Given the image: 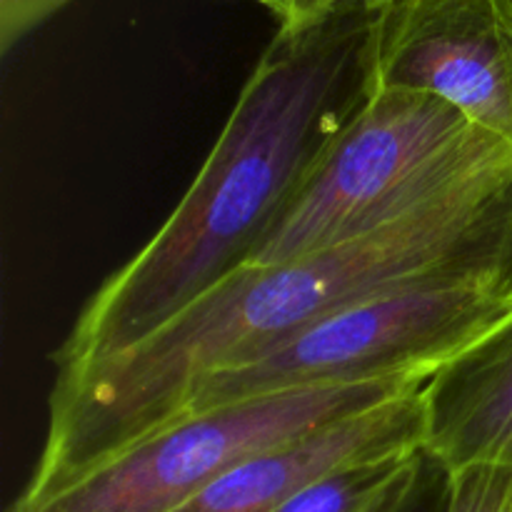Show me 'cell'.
I'll use <instances>...</instances> for the list:
<instances>
[{"instance_id": "13", "label": "cell", "mask_w": 512, "mask_h": 512, "mask_svg": "<svg viewBox=\"0 0 512 512\" xmlns=\"http://www.w3.org/2000/svg\"><path fill=\"white\" fill-rule=\"evenodd\" d=\"M258 3H263V0H258Z\"/></svg>"}, {"instance_id": "9", "label": "cell", "mask_w": 512, "mask_h": 512, "mask_svg": "<svg viewBox=\"0 0 512 512\" xmlns=\"http://www.w3.org/2000/svg\"><path fill=\"white\" fill-rule=\"evenodd\" d=\"M423 450L348 465L318 480L275 512H375L418 468Z\"/></svg>"}, {"instance_id": "2", "label": "cell", "mask_w": 512, "mask_h": 512, "mask_svg": "<svg viewBox=\"0 0 512 512\" xmlns=\"http://www.w3.org/2000/svg\"><path fill=\"white\" fill-rule=\"evenodd\" d=\"M378 18L348 0L275 33L178 208L80 310L53 353L55 375L135 348L250 263L373 95Z\"/></svg>"}, {"instance_id": "8", "label": "cell", "mask_w": 512, "mask_h": 512, "mask_svg": "<svg viewBox=\"0 0 512 512\" xmlns=\"http://www.w3.org/2000/svg\"><path fill=\"white\" fill-rule=\"evenodd\" d=\"M423 450L448 473L512 468V315L428 375Z\"/></svg>"}, {"instance_id": "6", "label": "cell", "mask_w": 512, "mask_h": 512, "mask_svg": "<svg viewBox=\"0 0 512 512\" xmlns=\"http://www.w3.org/2000/svg\"><path fill=\"white\" fill-rule=\"evenodd\" d=\"M375 90L448 100L512 145V0H395L378 18Z\"/></svg>"}, {"instance_id": "5", "label": "cell", "mask_w": 512, "mask_h": 512, "mask_svg": "<svg viewBox=\"0 0 512 512\" xmlns=\"http://www.w3.org/2000/svg\"><path fill=\"white\" fill-rule=\"evenodd\" d=\"M428 375L263 395L188 415L8 512H178L235 465L423 388Z\"/></svg>"}, {"instance_id": "4", "label": "cell", "mask_w": 512, "mask_h": 512, "mask_svg": "<svg viewBox=\"0 0 512 512\" xmlns=\"http://www.w3.org/2000/svg\"><path fill=\"white\" fill-rule=\"evenodd\" d=\"M510 315L512 270L423 280L353 305L250 363L208 375L165 425L263 395L430 375Z\"/></svg>"}, {"instance_id": "3", "label": "cell", "mask_w": 512, "mask_h": 512, "mask_svg": "<svg viewBox=\"0 0 512 512\" xmlns=\"http://www.w3.org/2000/svg\"><path fill=\"white\" fill-rule=\"evenodd\" d=\"M512 145L428 93L373 90L248 265H273L378 233L488 175Z\"/></svg>"}, {"instance_id": "10", "label": "cell", "mask_w": 512, "mask_h": 512, "mask_svg": "<svg viewBox=\"0 0 512 512\" xmlns=\"http://www.w3.org/2000/svg\"><path fill=\"white\" fill-rule=\"evenodd\" d=\"M445 512H512V468L475 465L448 473Z\"/></svg>"}, {"instance_id": "1", "label": "cell", "mask_w": 512, "mask_h": 512, "mask_svg": "<svg viewBox=\"0 0 512 512\" xmlns=\"http://www.w3.org/2000/svg\"><path fill=\"white\" fill-rule=\"evenodd\" d=\"M512 270V168L378 233L273 265H245L135 348L55 375L48 430L20 495L38 498L173 418L195 383L250 363L378 295Z\"/></svg>"}, {"instance_id": "7", "label": "cell", "mask_w": 512, "mask_h": 512, "mask_svg": "<svg viewBox=\"0 0 512 512\" xmlns=\"http://www.w3.org/2000/svg\"><path fill=\"white\" fill-rule=\"evenodd\" d=\"M420 393L423 388L255 453L178 512H275L335 470L418 453L425 438Z\"/></svg>"}, {"instance_id": "11", "label": "cell", "mask_w": 512, "mask_h": 512, "mask_svg": "<svg viewBox=\"0 0 512 512\" xmlns=\"http://www.w3.org/2000/svg\"><path fill=\"white\" fill-rule=\"evenodd\" d=\"M68 3L70 0H0V53L8 55L30 30Z\"/></svg>"}, {"instance_id": "12", "label": "cell", "mask_w": 512, "mask_h": 512, "mask_svg": "<svg viewBox=\"0 0 512 512\" xmlns=\"http://www.w3.org/2000/svg\"><path fill=\"white\" fill-rule=\"evenodd\" d=\"M343 3L348 0H263L260 5L275 15L278 30H303L338 10ZM363 3L375 13H383L395 0H363Z\"/></svg>"}]
</instances>
